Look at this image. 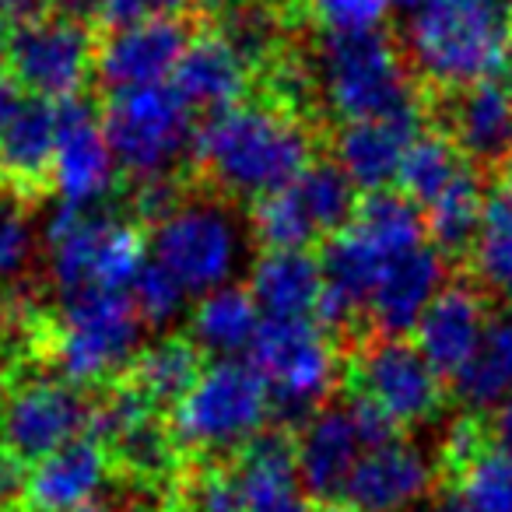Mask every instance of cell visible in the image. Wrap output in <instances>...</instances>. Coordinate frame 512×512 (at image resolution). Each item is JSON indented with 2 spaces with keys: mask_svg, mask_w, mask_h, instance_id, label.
<instances>
[{
  "mask_svg": "<svg viewBox=\"0 0 512 512\" xmlns=\"http://www.w3.org/2000/svg\"><path fill=\"white\" fill-rule=\"evenodd\" d=\"M467 169L470 165L463 162L456 144L449 141L442 130H435L432 123H428L411 141L404 162H400L397 186L411 204H421V211H425V207L432 204V200H439Z\"/></svg>",
  "mask_w": 512,
  "mask_h": 512,
  "instance_id": "33",
  "label": "cell"
},
{
  "mask_svg": "<svg viewBox=\"0 0 512 512\" xmlns=\"http://www.w3.org/2000/svg\"><path fill=\"white\" fill-rule=\"evenodd\" d=\"M207 369V355L186 334H169L141 348L123 383H130L155 411H176L179 400L197 386Z\"/></svg>",
  "mask_w": 512,
  "mask_h": 512,
  "instance_id": "28",
  "label": "cell"
},
{
  "mask_svg": "<svg viewBox=\"0 0 512 512\" xmlns=\"http://www.w3.org/2000/svg\"><path fill=\"white\" fill-rule=\"evenodd\" d=\"M95 43L85 25L67 18H39L11 32L8 67L11 81L29 92V99L71 102L81 99L95 74Z\"/></svg>",
  "mask_w": 512,
  "mask_h": 512,
  "instance_id": "14",
  "label": "cell"
},
{
  "mask_svg": "<svg viewBox=\"0 0 512 512\" xmlns=\"http://www.w3.org/2000/svg\"><path fill=\"white\" fill-rule=\"evenodd\" d=\"M344 393L369 397L400 428L428 425L446 407L449 386L407 337H365L344 351Z\"/></svg>",
  "mask_w": 512,
  "mask_h": 512,
  "instance_id": "11",
  "label": "cell"
},
{
  "mask_svg": "<svg viewBox=\"0 0 512 512\" xmlns=\"http://www.w3.org/2000/svg\"><path fill=\"white\" fill-rule=\"evenodd\" d=\"M8 46H11V29H8V18L0 15V60H8Z\"/></svg>",
  "mask_w": 512,
  "mask_h": 512,
  "instance_id": "46",
  "label": "cell"
},
{
  "mask_svg": "<svg viewBox=\"0 0 512 512\" xmlns=\"http://www.w3.org/2000/svg\"><path fill=\"white\" fill-rule=\"evenodd\" d=\"M449 397L467 407V414L495 411L502 400L512 397V302L491 313L474 358L449 383Z\"/></svg>",
  "mask_w": 512,
  "mask_h": 512,
  "instance_id": "27",
  "label": "cell"
},
{
  "mask_svg": "<svg viewBox=\"0 0 512 512\" xmlns=\"http://www.w3.org/2000/svg\"><path fill=\"white\" fill-rule=\"evenodd\" d=\"M60 137V102L25 99L0 130V179L22 193H36L53 176Z\"/></svg>",
  "mask_w": 512,
  "mask_h": 512,
  "instance_id": "26",
  "label": "cell"
},
{
  "mask_svg": "<svg viewBox=\"0 0 512 512\" xmlns=\"http://www.w3.org/2000/svg\"><path fill=\"white\" fill-rule=\"evenodd\" d=\"M0 512H8V509H4V505H0Z\"/></svg>",
  "mask_w": 512,
  "mask_h": 512,
  "instance_id": "50",
  "label": "cell"
},
{
  "mask_svg": "<svg viewBox=\"0 0 512 512\" xmlns=\"http://www.w3.org/2000/svg\"><path fill=\"white\" fill-rule=\"evenodd\" d=\"M193 0H106V15L102 22H109L113 29H123V25L134 22H148V18H179L190 15Z\"/></svg>",
  "mask_w": 512,
  "mask_h": 512,
  "instance_id": "39",
  "label": "cell"
},
{
  "mask_svg": "<svg viewBox=\"0 0 512 512\" xmlns=\"http://www.w3.org/2000/svg\"><path fill=\"white\" fill-rule=\"evenodd\" d=\"M446 274L449 260L432 242L397 256L383 271L369 299V309H365L369 337H404L407 330L418 327L421 313L446 288Z\"/></svg>",
  "mask_w": 512,
  "mask_h": 512,
  "instance_id": "22",
  "label": "cell"
},
{
  "mask_svg": "<svg viewBox=\"0 0 512 512\" xmlns=\"http://www.w3.org/2000/svg\"><path fill=\"white\" fill-rule=\"evenodd\" d=\"M271 425V390L249 362L218 358L169 414L186 460H232Z\"/></svg>",
  "mask_w": 512,
  "mask_h": 512,
  "instance_id": "6",
  "label": "cell"
},
{
  "mask_svg": "<svg viewBox=\"0 0 512 512\" xmlns=\"http://www.w3.org/2000/svg\"><path fill=\"white\" fill-rule=\"evenodd\" d=\"M320 512H344V509H320Z\"/></svg>",
  "mask_w": 512,
  "mask_h": 512,
  "instance_id": "49",
  "label": "cell"
},
{
  "mask_svg": "<svg viewBox=\"0 0 512 512\" xmlns=\"http://www.w3.org/2000/svg\"><path fill=\"white\" fill-rule=\"evenodd\" d=\"M46 253L57 288L74 295L134 288L148 264V235L137 221L99 207L60 204L46 221Z\"/></svg>",
  "mask_w": 512,
  "mask_h": 512,
  "instance_id": "5",
  "label": "cell"
},
{
  "mask_svg": "<svg viewBox=\"0 0 512 512\" xmlns=\"http://www.w3.org/2000/svg\"><path fill=\"white\" fill-rule=\"evenodd\" d=\"M22 92H18V85L11 78H4V74H0V130L8 127L11 123V116L18 113V109H22Z\"/></svg>",
  "mask_w": 512,
  "mask_h": 512,
  "instance_id": "43",
  "label": "cell"
},
{
  "mask_svg": "<svg viewBox=\"0 0 512 512\" xmlns=\"http://www.w3.org/2000/svg\"><path fill=\"white\" fill-rule=\"evenodd\" d=\"M467 271L495 299L512 302V172L488 183V207Z\"/></svg>",
  "mask_w": 512,
  "mask_h": 512,
  "instance_id": "31",
  "label": "cell"
},
{
  "mask_svg": "<svg viewBox=\"0 0 512 512\" xmlns=\"http://www.w3.org/2000/svg\"><path fill=\"white\" fill-rule=\"evenodd\" d=\"M488 320V292L470 274L446 281L432 306L421 313L418 327H414V344L442 376V383H453L467 369L484 330H488Z\"/></svg>",
  "mask_w": 512,
  "mask_h": 512,
  "instance_id": "17",
  "label": "cell"
},
{
  "mask_svg": "<svg viewBox=\"0 0 512 512\" xmlns=\"http://www.w3.org/2000/svg\"><path fill=\"white\" fill-rule=\"evenodd\" d=\"M172 85L190 102L193 113L204 109L207 116L239 106L256 92L253 71L242 64V57L225 43V36L214 25H200L172 74Z\"/></svg>",
  "mask_w": 512,
  "mask_h": 512,
  "instance_id": "24",
  "label": "cell"
},
{
  "mask_svg": "<svg viewBox=\"0 0 512 512\" xmlns=\"http://www.w3.org/2000/svg\"><path fill=\"white\" fill-rule=\"evenodd\" d=\"M134 306L141 313L144 327H165L169 320H176L186 306V292L172 274H165L158 264H144V271L134 281Z\"/></svg>",
  "mask_w": 512,
  "mask_h": 512,
  "instance_id": "37",
  "label": "cell"
},
{
  "mask_svg": "<svg viewBox=\"0 0 512 512\" xmlns=\"http://www.w3.org/2000/svg\"><path fill=\"white\" fill-rule=\"evenodd\" d=\"M193 106L176 85H148L113 92L102 109V130L113 158L134 183L169 176H193V141H197Z\"/></svg>",
  "mask_w": 512,
  "mask_h": 512,
  "instance_id": "7",
  "label": "cell"
},
{
  "mask_svg": "<svg viewBox=\"0 0 512 512\" xmlns=\"http://www.w3.org/2000/svg\"><path fill=\"white\" fill-rule=\"evenodd\" d=\"M113 470L109 449L95 435H81L32 463L25 474L22 502L29 505V512H81L99 498Z\"/></svg>",
  "mask_w": 512,
  "mask_h": 512,
  "instance_id": "23",
  "label": "cell"
},
{
  "mask_svg": "<svg viewBox=\"0 0 512 512\" xmlns=\"http://www.w3.org/2000/svg\"><path fill=\"white\" fill-rule=\"evenodd\" d=\"M327 137L299 113L253 99L204 116L193 141V165L200 190L228 204H256L292 186L316 158Z\"/></svg>",
  "mask_w": 512,
  "mask_h": 512,
  "instance_id": "1",
  "label": "cell"
},
{
  "mask_svg": "<svg viewBox=\"0 0 512 512\" xmlns=\"http://www.w3.org/2000/svg\"><path fill=\"white\" fill-rule=\"evenodd\" d=\"M432 488H439V467L428 460L425 449L411 439L390 442L383 449H369L358 460L348 488L344 512H407Z\"/></svg>",
  "mask_w": 512,
  "mask_h": 512,
  "instance_id": "18",
  "label": "cell"
},
{
  "mask_svg": "<svg viewBox=\"0 0 512 512\" xmlns=\"http://www.w3.org/2000/svg\"><path fill=\"white\" fill-rule=\"evenodd\" d=\"M442 495H456L467 512H512V456L488 446Z\"/></svg>",
  "mask_w": 512,
  "mask_h": 512,
  "instance_id": "36",
  "label": "cell"
},
{
  "mask_svg": "<svg viewBox=\"0 0 512 512\" xmlns=\"http://www.w3.org/2000/svg\"><path fill=\"white\" fill-rule=\"evenodd\" d=\"M323 288V264L309 249H264L249 267V295L267 320H313Z\"/></svg>",
  "mask_w": 512,
  "mask_h": 512,
  "instance_id": "25",
  "label": "cell"
},
{
  "mask_svg": "<svg viewBox=\"0 0 512 512\" xmlns=\"http://www.w3.org/2000/svg\"><path fill=\"white\" fill-rule=\"evenodd\" d=\"M144 320L127 292H92L64 302L53 323L50 358L71 386L123 379L141 355Z\"/></svg>",
  "mask_w": 512,
  "mask_h": 512,
  "instance_id": "8",
  "label": "cell"
},
{
  "mask_svg": "<svg viewBox=\"0 0 512 512\" xmlns=\"http://www.w3.org/2000/svg\"><path fill=\"white\" fill-rule=\"evenodd\" d=\"M260 306L253 302L249 288L221 285L200 299V306L190 313V337L204 355L232 358L235 351L249 348L253 334L260 330Z\"/></svg>",
  "mask_w": 512,
  "mask_h": 512,
  "instance_id": "30",
  "label": "cell"
},
{
  "mask_svg": "<svg viewBox=\"0 0 512 512\" xmlns=\"http://www.w3.org/2000/svg\"><path fill=\"white\" fill-rule=\"evenodd\" d=\"M425 113L481 179L495 183L512 172V88L502 78L425 95Z\"/></svg>",
  "mask_w": 512,
  "mask_h": 512,
  "instance_id": "13",
  "label": "cell"
},
{
  "mask_svg": "<svg viewBox=\"0 0 512 512\" xmlns=\"http://www.w3.org/2000/svg\"><path fill=\"white\" fill-rule=\"evenodd\" d=\"M53 0H0V15L8 18V25L22 29V25H32L39 18H50Z\"/></svg>",
  "mask_w": 512,
  "mask_h": 512,
  "instance_id": "41",
  "label": "cell"
},
{
  "mask_svg": "<svg viewBox=\"0 0 512 512\" xmlns=\"http://www.w3.org/2000/svg\"><path fill=\"white\" fill-rule=\"evenodd\" d=\"M36 246L32 225L11 200L0 197V281H11L25 271Z\"/></svg>",
  "mask_w": 512,
  "mask_h": 512,
  "instance_id": "38",
  "label": "cell"
},
{
  "mask_svg": "<svg viewBox=\"0 0 512 512\" xmlns=\"http://www.w3.org/2000/svg\"><path fill=\"white\" fill-rule=\"evenodd\" d=\"M95 404L67 379H29L0 404V449L32 467L67 442L92 435Z\"/></svg>",
  "mask_w": 512,
  "mask_h": 512,
  "instance_id": "12",
  "label": "cell"
},
{
  "mask_svg": "<svg viewBox=\"0 0 512 512\" xmlns=\"http://www.w3.org/2000/svg\"><path fill=\"white\" fill-rule=\"evenodd\" d=\"M348 228L355 235H362V239L369 242L379 256H386V260H397V256L411 253V249L428 242L421 207L411 204V200L397 190L365 193V197L358 200V211Z\"/></svg>",
  "mask_w": 512,
  "mask_h": 512,
  "instance_id": "32",
  "label": "cell"
},
{
  "mask_svg": "<svg viewBox=\"0 0 512 512\" xmlns=\"http://www.w3.org/2000/svg\"><path fill=\"white\" fill-rule=\"evenodd\" d=\"M509 50L512 0H432L400 36V53L425 95L498 78Z\"/></svg>",
  "mask_w": 512,
  "mask_h": 512,
  "instance_id": "2",
  "label": "cell"
},
{
  "mask_svg": "<svg viewBox=\"0 0 512 512\" xmlns=\"http://www.w3.org/2000/svg\"><path fill=\"white\" fill-rule=\"evenodd\" d=\"M295 446H299V481L309 502L316 509H341L344 488L362 460L358 456L362 439L351 425L348 404H337V400L323 404L295 432Z\"/></svg>",
  "mask_w": 512,
  "mask_h": 512,
  "instance_id": "19",
  "label": "cell"
},
{
  "mask_svg": "<svg viewBox=\"0 0 512 512\" xmlns=\"http://www.w3.org/2000/svg\"><path fill=\"white\" fill-rule=\"evenodd\" d=\"M484 207H488V179L467 169L439 200L425 207V232L428 242L453 264H467L470 249L484 225Z\"/></svg>",
  "mask_w": 512,
  "mask_h": 512,
  "instance_id": "29",
  "label": "cell"
},
{
  "mask_svg": "<svg viewBox=\"0 0 512 512\" xmlns=\"http://www.w3.org/2000/svg\"><path fill=\"white\" fill-rule=\"evenodd\" d=\"M428 127V113L390 116V120L344 123L327 134L330 158L348 172V179L365 193H379L397 183L411 141Z\"/></svg>",
  "mask_w": 512,
  "mask_h": 512,
  "instance_id": "21",
  "label": "cell"
},
{
  "mask_svg": "<svg viewBox=\"0 0 512 512\" xmlns=\"http://www.w3.org/2000/svg\"><path fill=\"white\" fill-rule=\"evenodd\" d=\"M228 463L242 484L246 512H320L302 491L299 446H295L292 428L271 421Z\"/></svg>",
  "mask_w": 512,
  "mask_h": 512,
  "instance_id": "20",
  "label": "cell"
},
{
  "mask_svg": "<svg viewBox=\"0 0 512 512\" xmlns=\"http://www.w3.org/2000/svg\"><path fill=\"white\" fill-rule=\"evenodd\" d=\"M81 512H134V509H123V505H109V502H92Z\"/></svg>",
  "mask_w": 512,
  "mask_h": 512,
  "instance_id": "47",
  "label": "cell"
},
{
  "mask_svg": "<svg viewBox=\"0 0 512 512\" xmlns=\"http://www.w3.org/2000/svg\"><path fill=\"white\" fill-rule=\"evenodd\" d=\"M306 46L323 137L344 123L425 113V92L411 78L400 43H393L383 29L362 36L313 32Z\"/></svg>",
  "mask_w": 512,
  "mask_h": 512,
  "instance_id": "3",
  "label": "cell"
},
{
  "mask_svg": "<svg viewBox=\"0 0 512 512\" xmlns=\"http://www.w3.org/2000/svg\"><path fill=\"white\" fill-rule=\"evenodd\" d=\"M428 512H467V509H463V502L456 495H442V502L435 505V509H428Z\"/></svg>",
  "mask_w": 512,
  "mask_h": 512,
  "instance_id": "45",
  "label": "cell"
},
{
  "mask_svg": "<svg viewBox=\"0 0 512 512\" xmlns=\"http://www.w3.org/2000/svg\"><path fill=\"white\" fill-rule=\"evenodd\" d=\"M235 204L214 193H186L162 221L151 225L148 260L183 285L186 295L221 288L242 256V228Z\"/></svg>",
  "mask_w": 512,
  "mask_h": 512,
  "instance_id": "9",
  "label": "cell"
},
{
  "mask_svg": "<svg viewBox=\"0 0 512 512\" xmlns=\"http://www.w3.org/2000/svg\"><path fill=\"white\" fill-rule=\"evenodd\" d=\"M169 512H246L242 484L228 460H190Z\"/></svg>",
  "mask_w": 512,
  "mask_h": 512,
  "instance_id": "34",
  "label": "cell"
},
{
  "mask_svg": "<svg viewBox=\"0 0 512 512\" xmlns=\"http://www.w3.org/2000/svg\"><path fill=\"white\" fill-rule=\"evenodd\" d=\"M246 351L271 390V421L292 432L344 386V351L316 320H264Z\"/></svg>",
  "mask_w": 512,
  "mask_h": 512,
  "instance_id": "4",
  "label": "cell"
},
{
  "mask_svg": "<svg viewBox=\"0 0 512 512\" xmlns=\"http://www.w3.org/2000/svg\"><path fill=\"white\" fill-rule=\"evenodd\" d=\"M390 4H397L400 11H421V8H428L432 0H390Z\"/></svg>",
  "mask_w": 512,
  "mask_h": 512,
  "instance_id": "48",
  "label": "cell"
},
{
  "mask_svg": "<svg viewBox=\"0 0 512 512\" xmlns=\"http://www.w3.org/2000/svg\"><path fill=\"white\" fill-rule=\"evenodd\" d=\"M53 15L74 25H95L106 15V0H53Z\"/></svg>",
  "mask_w": 512,
  "mask_h": 512,
  "instance_id": "40",
  "label": "cell"
},
{
  "mask_svg": "<svg viewBox=\"0 0 512 512\" xmlns=\"http://www.w3.org/2000/svg\"><path fill=\"white\" fill-rule=\"evenodd\" d=\"M116 158L102 130V116L92 102H60V137L50 183L57 186L60 204L95 207L116 183Z\"/></svg>",
  "mask_w": 512,
  "mask_h": 512,
  "instance_id": "16",
  "label": "cell"
},
{
  "mask_svg": "<svg viewBox=\"0 0 512 512\" xmlns=\"http://www.w3.org/2000/svg\"><path fill=\"white\" fill-rule=\"evenodd\" d=\"M484 428H488V442H491V446L512 456V397L502 400L495 411L484 414Z\"/></svg>",
  "mask_w": 512,
  "mask_h": 512,
  "instance_id": "42",
  "label": "cell"
},
{
  "mask_svg": "<svg viewBox=\"0 0 512 512\" xmlns=\"http://www.w3.org/2000/svg\"><path fill=\"white\" fill-rule=\"evenodd\" d=\"M390 0H285L288 15L316 36H362L379 32Z\"/></svg>",
  "mask_w": 512,
  "mask_h": 512,
  "instance_id": "35",
  "label": "cell"
},
{
  "mask_svg": "<svg viewBox=\"0 0 512 512\" xmlns=\"http://www.w3.org/2000/svg\"><path fill=\"white\" fill-rule=\"evenodd\" d=\"M358 186L330 155H320L292 186L249 204V232L264 249H309L351 225Z\"/></svg>",
  "mask_w": 512,
  "mask_h": 512,
  "instance_id": "10",
  "label": "cell"
},
{
  "mask_svg": "<svg viewBox=\"0 0 512 512\" xmlns=\"http://www.w3.org/2000/svg\"><path fill=\"white\" fill-rule=\"evenodd\" d=\"M197 32V15L148 18V22L113 29L95 53V74H99L102 88H109V95L162 85L169 74H176L179 60Z\"/></svg>",
  "mask_w": 512,
  "mask_h": 512,
  "instance_id": "15",
  "label": "cell"
},
{
  "mask_svg": "<svg viewBox=\"0 0 512 512\" xmlns=\"http://www.w3.org/2000/svg\"><path fill=\"white\" fill-rule=\"evenodd\" d=\"M193 4L200 8V15H207L211 22H218L221 15H228L232 8H239L242 0H193Z\"/></svg>",
  "mask_w": 512,
  "mask_h": 512,
  "instance_id": "44",
  "label": "cell"
}]
</instances>
